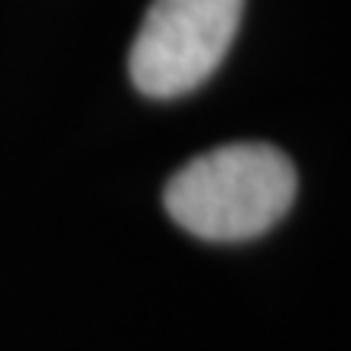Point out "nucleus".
Segmentation results:
<instances>
[{
	"mask_svg": "<svg viewBox=\"0 0 351 351\" xmlns=\"http://www.w3.org/2000/svg\"><path fill=\"white\" fill-rule=\"evenodd\" d=\"M296 169L270 143H225L189 160L166 182L176 225L202 241H251L289 212Z\"/></svg>",
	"mask_w": 351,
	"mask_h": 351,
	"instance_id": "f257e3e1",
	"label": "nucleus"
},
{
	"mask_svg": "<svg viewBox=\"0 0 351 351\" xmlns=\"http://www.w3.org/2000/svg\"><path fill=\"white\" fill-rule=\"evenodd\" d=\"M244 0H153L130 46V78L147 98H179L215 75Z\"/></svg>",
	"mask_w": 351,
	"mask_h": 351,
	"instance_id": "f03ea898",
	"label": "nucleus"
}]
</instances>
